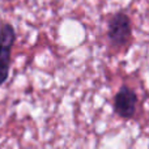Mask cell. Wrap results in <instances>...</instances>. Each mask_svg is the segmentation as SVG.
Here are the masks:
<instances>
[{"instance_id": "2", "label": "cell", "mask_w": 149, "mask_h": 149, "mask_svg": "<svg viewBox=\"0 0 149 149\" xmlns=\"http://www.w3.org/2000/svg\"><path fill=\"white\" fill-rule=\"evenodd\" d=\"M109 39L113 45L120 46L127 43V41L131 37V21L126 13H116L109 21Z\"/></svg>"}, {"instance_id": "1", "label": "cell", "mask_w": 149, "mask_h": 149, "mask_svg": "<svg viewBox=\"0 0 149 149\" xmlns=\"http://www.w3.org/2000/svg\"><path fill=\"white\" fill-rule=\"evenodd\" d=\"M15 42V30L12 25L4 24L0 29V85L7 80L9 73L10 50Z\"/></svg>"}, {"instance_id": "3", "label": "cell", "mask_w": 149, "mask_h": 149, "mask_svg": "<svg viewBox=\"0 0 149 149\" xmlns=\"http://www.w3.org/2000/svg\"><path fill=\"white\" fill-rule=\"evenodd\" d=\"M137 105V95L131 88L123 85L114 98V110L120 118L130 119L135 115Z\"/></svg>"}]
</instances>
